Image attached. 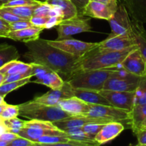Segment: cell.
<instances>
[{"instance_id":"cell-1","label":"cell","mask_w":146,"mask_h":146,"mask_svg":"<svg viewBox=\"0 0 146 146\" xmlns=\"http://www.w3.org/2000/svg\"><path fill=\"white\" fill-rule=\"evenodd\" d=\"M25 46L28 51L24 57L30 63L40 64L51 68L65 78L64 81L74 75L79 58L52 46L47 40L41 38L25 43Z\"/></svg>"},{"instance_id":"cell-2","label":"cell","mask_w":146,"mask_h":146,"mask_svg":"<svg viewBox=\"0 0 146 146\" xmlns=\"http://www.w3.org/2000/svg\"><path fill=\"white\" fill-rule=\"evenodd\" d=\"M137 47V45H135L123 51H110L95 47L78 58L75 64L74 74L87 70L115 68L120 65L127 54Z\"/></svg>"},{"instance_id":"cell-3","label":"cell","mask_w":146,"mask_h":146,"mask_svg":"<svg viewBox=\"0 0 146 146\" xmlns=\"http://www.w3.org/2000/svg\"><path fill=\"white\" fill-rule=\"evenodd\" d=\"M18 106L19 115L27 120L54 122L71 115L57 106L46 105L34 100L19 104Z\"/></svg>"},{"instance_id":"cell-4","label":"cell","mask_w":146,"mask_h":146,"mask_svg":"<svg viewBox=\"0 0 146 146\" xmlns=\"http://www.w3.org/2000/svg\"><path fill=\"white\" fill-rule=\"evenodd\" d=\"M113 73V70H87L77 72L67 80V82L74 88L100 91L103 88L107 78Z\"/></svg>"},{"instance_id":"cell-5","label":"cell","mask_w":146,"mask_h":146,"mask_svg":"<svg viewBox=\"0 0 146 146\" xmlns=\"http://www.w3.org/2000/svg\"><path fill=\"white\" fill-rule=\"evenodd\" d=\"M19 136L27 138L31 141H37L44 135H64L67 133L57 128L52 122L39 121V120H27L21 129L17 133Z\"/></svg>"},{"instance_id":"cell-6","label":"cell","mask_w":146,"mask_h":146,"mask_svg":"<svg viewBox=\"0 0 146 146\" xmlns=\"http://www.w3.org/2000/svg\"><path fill=\"white\" fill-rule=\"evenodd\" d=\"M113 73L105 81L102 89L117 91H135L141 77L118 67L111 68Z\"/></svg>"},{"instance_id":"cell-7","label":"cell","mask_w":146,"mask_h":146,"mask_svg":"<svg viewBox=\"0 0 146 146\" xmlns=\"http://www.w3.org/2000/svg\"><path fill=\"white\" fill-rule=\"evenodd\" d=\"M78 14L68 19L62 20L56 27L57 31V40L69 38L73 35L83 32H91L92 27L90 18Z\"/></svg>"},{"instance_id":"cell-8","label":"cell","mask_w":146,"mask_h":146,"mask_svg":"<svg viewBox=\"0 0 146 146\" xmlns=\"http://www.w3.org/2000/svg\"><path fill=\"white\" fill-rule=\"evenodd\" d=\"M32 67L33 77L35 78L31 82L46 86L52 90L60 89L63 86L64 80L48 67L36 63H30Z\"/></svg>"},{"instance_id":"cell-9","label":"cell","mask_w":146,"mask_h":146,"mask_svg":"<svg viewBox=\"0 0 146 146\" xmlns=\"http://www.w3.org/2000/svg\"><path fill=\"white\" fill-rule=\"evenodd\" d=\"M47 41L52 46L60 48L77 58L83 56L98 45V43L85 42L70 38L62 40H47Z\"/></svg>"},{"instance_id":"cell-10","label":"cell","mask_w":146,"mask_h":146,"mask_svg":"<svg viewBox=\"0 0 146 146\" xmlns=\"http://www.w3.org/2000/svg\"><path fill=\"white\" fill-rule=\"evenodd\" d=\"M128 115L129 111L127 110L116 108L113 106L90 104V110L85 115L127 123Z\"/></svg>"},{"instance_id":"cell-11","label":"cell","mask_w":146,"mask_h":146,"mask_svg":"<svg viewBox=\"0 0 146 146\" xmlns=\"http://www.w3.org/2000/svg\"><path fill=\"white\" fill-rule=\"evenodd\" d=\"M108 21L111 27V34L108 37L132 35L131 19L123 4L118 6L117 11Z\"/></svg>"},{"instance_id":"cell-12","label":"cell","mask_w":146,"mask_h":146,"mask_svg":"<svg viewBox=\"0 0 146 146\" xmlns=\"http://www.w3.org/2000/svg\"><path fill=\"white\" fill-rule=\"evenodd\" d=\"M140 77L146 76V61L138 46L132 50L117 66Z\"/></svg>"},{"instance_id":"cell-13","label":"cell","mask_w":146,"mask_h":146,"mask_svg":"<svg viewBox=\"0 0 146 146\" xmlns=\"http://www.w3.org/2000/svg\"><path fill=\"white\" fill-rule=\"evenodd\" d=\"M111 121L108 120L102 119V118H94V117L88 116L85 115H70V116L64 118L63 119L58 120L52 122V123L62 131H67L68 130L73 128H82L84 125L90 123L105 124Z\"/></svg>"},{"instance_id":"cell-14","label":"cell","mask_w":146,"mask_h":146,"mask_svg":"<svg viewBox=\"0 0 146 146\" xmlns=\"http://www.w3.org/2000/svg\"><path fill=\"white\" fill-rule=\"evenodd\" d=\"M110 105L130 111L134 106L135 91H117L102 89L99 91Z\"/></svg>"},{"instance_id":"cell-15","label":"cell","mask_w":146,"mask_h":146,"mask_svg":"<svg viewBox=\"0 0 146 146\" xmlns=\"http://www.w3.org/2000/svg\"><path fill=\"white\" fill-rule=\"evenodd\" d=\"M73 96L72 87L64 81V85L60 89H55L48 91L40 96H36L33 100L41 104L49 106H57L61 100Z\"/></svg>"},{"instance_id":"cell-16","label":"cell","mask_w":146,"mask_h":146,"mask_svg":"<svg viewBox=\"0 0 146 146\" xmlns=\"http://www.w3.org/2000/svg\"><path fill=\"white\" fill-rule=\"evenodd\" d=\"M117 9L113 8L105 4L97 1H90L82 12L84 16L90 18L100 19L109 21L113 17Z\"/></svg>"},{"instance_id":"cell-17","label":"cell","mask_w":146,"mask_h":146,"mask_svg":"<svg viewBox=\"0 0 146 146\" xmlns=\"http://www.w3.org/2000/svg\"><path fill=\"white\" fill-rule=\"evenodd\" d=\"M137 45L133 35L115 36L98 42L97 48L110 51H123Z\"/></svg>"},{"instance_id":"cell-18","label":"cell","mask_w":146,"mask_h":146,"mask_svg":"<svg viewBox=\"0 0 146 146\" xmlns=\"http://www.w3.org/2000/svg\"><path fill=\"white\" fill-rule=\"evenodd\" d=\"M90 105L76 96L64 98L58 103V106L71 115H86L90 110Z\"/></svg>"},{"instance_id":"cell-19","label":"cell","mask_w":146,"mask_h":146,"mask_svg":"<svg viewBox=\"0 0 146 146\" xmlns=\"http://www.w3.org/2000/svg\"><path fill=\"white\" fill-rule=\"evenodd\" d=\"M124 129V125L122 123L111 121L103 125L102 128L95 135L94 140L99 145L106 143L118 136Z\"/></svg>"},{"instance_id":"cell-20","label":"cell","mask_w":146,"mask_h":146,"mask_svg":"<svg viewBox=\"0 0 146 146\" xmlns=\"http://www.w3.org/2000/svg\"><path fill=\"white\" fill-rule=\"evenodd\" d=\"M132 20L146 24V0H123Z\"/></svg>"},{"instance_id":"cell-21","label":"cell","mask_w":146,"mask_h":146,"mask_svg":"<svg viewBox=\"0 0 146 146\" xmlns=\"http://www.w3.org/2000/svg\"><path fill=\"white\" fill-rule=\"evenodd\" d=\"M44 28L37 27H31L17 31H10L7 35V38L14 41H21L27 43L34 41L40 38V34L44 30Z\"/></svg>"},{"instance_id":"cell-22","label":"cell","mask_w":146,"mask_h":146,"mask_svg":"<svg viewBox=\"0 0 146 146\" xmlns=\"http://www.w3.org/2000/svg\"><path fill=\"white\" fill-rule=\"evenodd\" d=\"M72 94L73 96L77 97L88 104L111 106L109 101L97 91L72 88Z\"/></svg>"},{"instance_id":"cell-23","label":"cell","mask_w":146,"mask_h":146,"mask_svg":"<svg viewBox=\"0 0 146 146\" xmlns=\"http://www.w3.org/2000/svg\"><path fill=\"white\" fill-rule=\"evenodd\" d=\"M36 142L38 145H68V146H84L82 143L70 139L67 135H44L39 138Z\"/></svg>"},{"instance_id":"cell-24","label":"cell","mask_w":146,"mask_h":146,"mask_svg":"<svg viewBox=\"0 0 146 146\" xmlns=\"http://www.w3.org/2000/svg\"><path fill=\"white\" fill-rule=\"evenodd\" d=\"M131 31L136 44L146 61V29L143 24L131 19Z\"/></svg>"},{"instance_id":"cell-25","label":"cell","mask_w":146,"mask_h":146,"mask_svg":"<svg viewBox=\"0 0 146 146\" xmlns=\"http://www.w3.org/2000/svg\"><path fill=\"white\" fill-rule=\"evenodd\" d=\"M145 118L146 104L134 105L133 108L129 111L127 124H129L133 132L135 133Z\"/></svg>"},{"instance_id":"cell-26","label":"cell","mask_w":146,"mask_h":146,"mask_svg":"<svg viewBox=\"0 0 146 146\" xmlns=\"http://www.w3.org/2000/svg\"><path fill=\"white\" fill-rule=\"evenodd\" d=\"M44 2L52 6H56L61 9L63 20L72 18L79 14L76 6L71 0H44Z\"/></svg>"},{"instance_id":"cell-27","label":"cell","mask_w":146,"mask_h":146,"mask_svg":"<svg viewBox=\"0 0 146 146\" xmlns=\"http://www.w3.org/2000/svg\"><path fill=\"white\" fill-rule=\"evenodd\" d=\"M32 67L31 64L21 62L18 60H14L7 63L0 68V73L5 76L19 73L31 72Z\"/></svg>"},{"instance_id":"cell-28","label":"cell","mask_w":146,"mask_h":146,"mask_svg":"<svg viewBox=\"0 0 146 146\" xmlns=\"http://www.w3.org/2000/svg\"><path fill=\"white\" fill-rule=\"evenodd\" d=\"M20 55L15 46L7 43L0 44V68L7 63L18 60Z\"/></svg>"},{"instance_id":"cell-29","label":"cell","mask_w":146,"mask_h":146,"mask_svg":"<svg viewBox=\"0 0 146 146\" xmlns=\"http://www.w3.org/2000/svg\"><path fill=\"white\" fill-rule=\"evenodd\" d=\"M40 4H37V5H31V6H20V7H1L4 9H5L7 11H10L14 15L17 16V17H20V18L23 19H28L31 18V16L34 14V11L35 9L37 8V6Z\"/></svg>"},{"instance_id":"cell-30","label":"cell","mask_w":146,"mask_h":146,"mask_svg":"<svg viewBox=\"0 0 146 146\" xmlns=\"http://www.w3.org/2000/svg\"><path fill=\"white\" fill-rule=\"evenodd\" d=\"M33 76H29L27 78L19 80V81L4 83L0 86V95L2 96L3 97H5L7 94H9L11 91L31 82V78Z\"/></svg>"},{"instance_id":"cell-31","label":"cell","mask_w":146,"mask_h":146,"mask_svg":"<svg viewBox=\"0 0 146 146\" xmlns=\"http://www.w3.org/2000/svg\"><path fill=\"white\" fill-rule=\"evenodd\" d=\"M146 104V76L141 77L135 91L134 105Z\"/></svg>"},{"instance_id":"cell-32","label":"cell","mask_w":146,"mask_h":146,"mask_svg":"<svg viewBox=\"0 0 146 146\" xmlns=\"http://www.w3.org/2000/svg\"><path fill=\"white\" fill-rule=\"evenodd\" d=\"M24 123H25V121L19 119L17 117L4 121V125H6L8 131L14 133H17L18 131H19L24 127Z\"/></svg>"},{"instance_id":"cell-33","label":"cell","mask_w":146,"mask_h":146,"mask_svg":"<svg viewBox=\"0 0 146 146\" xmlns=\"http://www.w3.org/2000/svg\"><path fill=\"white\" fill-rule=\"evenodd\" d=\"M19 113V109L18 105L14 106L7 104V106L0 114V117L2 118L3 121L11 119L18 116Z\"/></svg>"},{"instance_id":"cell-34","label":"cell","mask_w":146,"mask_h":146,"mask_svg":"<svg viewBox=\"0 0 146 146\" xmlns=\"http://www.w3.org/2000/svg\"><path fill=\"white\" fill-rule=\"evenodd\" d=\"M42 1L40 0H11L4 3L2 7H20V6H31L40 4Z\"/></svg>"},{"instance_id":"cell-35","label":"cell","mask_w":146,"mask_h":146,"mask_svg":"<svg viewBox=\"0 0 146 146\" xmlns=\"http://www.w3.org/2000/svg\"><path fill=\"white\" fill-rule=\"evenodd\" d=\"M103 125H104V124L90 123L82 127V131H84L86 134H87L89 136L91 137L93 139H94L95 135L98 133V132L100 131V129L102 128Z\"/></svg>"},{"instance_id":"cell-36","label":"cell","mask_w":146,"mask_h":146,"mask_svg":"<svg viewBox=\"0 0 146 146\" xmlns=\"http://www.w3.org/2000/svg\"><path fill=\"white\" fill-rule=\"evenodd\" d=\"M8 146H38V143L36 141L19 136L18 138L10 142Z\"/></svg>"},{"instance_id":"cell-37","label":"cell","mask_w":146,"mask_h":146,"mask_svg":"<svg viewBox=\"0 0 146 146\" xmlns=\"http://www.w3.org/2000/svg\"><path fill=\"white\" fill-rule=\"evenodd\" d=\"M10 30L11 31H17V30H21L23 29L29 28V27H34L31 21L28 19L19 20V21H14V22L9 24Z\"/></svg>"},{"instance_id":"cell-38","label":"cell","mask_w":146,"mask_h":146,"mask_svg":"<svg viewBox=\"0 0 146 146\" xmlns=\"http://www.w3.org/2000/svg\"><path fill=\"white\" fill-rule=\"evenodd\" d=\"M0 17L9 24L14 21H19V20H23V19L14 15V14L6 10L3 7H0Z\"/></svg>"},{"instance_id":"cell-39","label":"cell","mask_w":146,"mask_h":146,"mask_svg":"<svg viewBox=\"0 0 146 146\" xmlns=\"http://www.w3.org/2000/svg\"><path fill=\"white\" fill-rule=\"evenodd\" d=\"M29 76H33L32 71L31 72H26V73H19V74H14L7 75L5 76L4 83L13 82V81H19L23 78H27Z\"/></svg>"},{"instance_id":"cell-40","label":"cell","mask_w":146,"mask_h":146,"mask_svg":"<svg viewBox=\"0 0 146 146\" xmlns=\"http://www.w3.org/2000/svg\"><path fill=\"white\" fill-rule=\"evenodd\" d=\"M50 17H44V16L39 15H32L31 18L29 19V21L31 24L37 27H42V28L45 29L46 24L49 19Z\"/></svg>"},{"instance_id":"cell-41","label":"cell","mask_w":146,"mask_h":146,"mask_svg":"<svg viewBox=\"0 0 146 146\" xmlns=\"http://www.w3.org/2000/svg\"><path fill=\"white\" fill-rule=\"evenodd\" d=\"M52 8V5L47 4L44 1H42L41 4L37 6V8L35 9L33 15H39V16H44V17H49L48 14L50 12V9Z\"/></svg>"},{"instance_id":"cell-42","label":"cell","mask_w":146,"mask_h":146,"mask_svg":"<svg viewBox=\"0 0 146 146\" xmlns=\"http://www.w3.org/2000/svg\"><path fill=\"white\" fill-rule=\"evenodd\" d=\"M10 31L11 30H10L9 23L7 22L0 17V37L7 38V35Z\"/></svg>"},{"instance_id":"cell-43","label":"cell","mask_w":146,"mask_h":146,"mask_svg":"<svg viewBox=\"0 0 146 146\" xmlns=\"http://www.w3.org/2000/svg\"><path fill=\"white\" fill-rule=\"evenodd\" d=\"M63 20L62 16H52L49 17V19L46 24L45 29H51L52 27H57Z\"/></svg>"},{"instance_id":"cell-44","label":"cell","mask_w":146,"mask_h":146,"mask_svg":"<svg viewBox=\"0 0 146 146\" xmlns=\"http://www.w3.org/2000/svg\"><path fill=\"white\" fill-rule=\"evenodd\" d=\"M134 134L137 137V145L146 146V129L138 130Z\"/></svg>"},{"instance_id":"cell-45","label":"cell","mask_w":146,"mask_h":146,"mask_svg":"<svg viewBox=\"0 0 146 146\" xmlns=\"http://www.w3.org/2000/svg\"><path fill=\"white\" fill-rule=\"evenodd\" d=\"M19 136V135L18 134L14 133L11 132V131H7L0 135V141H5V142H7L9 143L11 142L13 140L16 139V138H18Z\"/></svg>"},{"instance_id":"cell-46","label":"cell","mask_w":146,"mask_h":146,"mask_svg":"<svg viewBox=\"0 0 146 146\" xmlns=\"http://www.w3.org/2000/svg\"><path fill=\"white\" fill-rule=\"evenodd\" d=\"M71 1L76 6L79 14H82V12L88 4L90 0H71Z\"/></svg>"},{"instance_id":"cell-47","label":"cell","mask_w":146,"mask_h":146,"mask_svg":"<svg viewBox=\"0 0 146 146\" xmlns=\"http://www.w3.org/2000/svg\"><path fill=\"white\" fill-rule=\"evenodd\" d=\"M7 131H8V129H7V128L6 127V125H4V121H2V122H0V135Z\"/></svg>"},{"instance_id":"cell-48","label":"cell","mask_w":146,"mask_h":146,"mask_svg":"<svg viewBox=\"0 0 146 146\" xmlns=\"http://www.w3.org/2000/svg\"><path fill=\"white\" fill-rule=\"evenodd\" d=\"M143 129H146V118L144 120V121H143V122H142V123L140 124V126L138 127V128H137V130L136 131H137L138 130H143ZM136 131H135V132H136Z\"/></svg>"},{"instance_id":"cell-49","label":"cell","mask_w":146,"mask_h":146,"mask_svg":"<svg viewBox=\"0 0 146 146\" xmlns=\"http://www.w3.org/2000/svg\"><path fill=\"white\" fill-rule=\"evenodd\" d=\"M5 76H6L4 75V74L0 73V86H1L2 84H4V78H5Z\"/></svg>"},{"instance_id":"cell-50","label":"cell","mask_w":146,"mask_h":146,"mask_svg":"<svg viewBox=\"0 0 146 146\" xmlns=\"http://www.w3.org/2000/svg\"><path fill=\"white\" fill-rule=\"evenodd\" d=\"M7 103L4 101V97H3L2 96L0 95V105H3V104H6Z\"/></svg>"},{"instance_id":"cell-51","label":"cell","mask_w":146,"mask_h":146,"mask_svg":"<svg viewBox=\"0 0 146 146\" xmlns=\"http://www.w3.org/2000/svg\"><path fill=\"white\" fill-rule=\"evenodd\" d=\"M7 104H3V105H0V114L1 113V112L3 111V110L5 108V107L7 106Z\"/></svg>"},{"instance_id":"cell-52","label":"cell","mask_w":146,"mask_h":146,"mask_svg":"<svg viewBox=\"0 0 146 146\" xmlns=\"http://www.w3.org/2000/svg\"><path fill=\"white\" fill-rule=\"evenodd\" d=\"M9 143L5 142V141H0V146H8Z\"/></svg>"},{"instance_id":"cell-53","label":"cell","mask_w":146,"mask_h":146,"mask_svg":"<svg viewBox=\"0 0 146 146\" xmlns=\"http://www.w3.org/2000/svg\"><path fill=\"white\" fill-rule=\"evenodd\" d=\"M11 1V0H0V1H1V2H2L3 4H4V3L7 2V1Z\"/></svg>"},{"instance_id":"cell-54","label":"cell","mask_w":146,"mask_h":146,"mask_svg":"<svg viewBox=\"0 0 146 146\" xmlns=\"http://www.w3.org/2000/svg\"><path fill=\"white\" fill-rule=\"evenodd\" d=\"M2 5H3V3H2V2H1V1H0V7H2Z\"/></svg>"},{"instance_id":"cell-55","label":"cell","mask_w":146,"mask_h":146,"mask_svg":"<svg viewBox=\"0 0 146 146\" xmlns=\"http://www.w3.org/2000/svg\"><path fill=\"white\" fill-rule=\"evenodd\" d=\"M2 121H3L2 118H1V117H0V122H2Z\"/></svg>"},{"instance_id":"cell-56","label":"cell","mask_w":146,"mask_h":146,"mask_svg":"<svg viewBox=\"0 0 146 146\" xmlns=\"http://www.w3.org/2000/svg\"><path fill=\"white\" fill-rule=\"evenodd\" d=\"M90 1H94V0H90Z\"/></svg>"},{"instance_id":"cell-57","label":"cell","mask_w":146,"mask_h":146,"mask_svg":"<svg viewBox=\"0 0 146 146\" xmlns=\"http://www.w3.org/2000/svg\"><path fill=\"white\" fill-rule=\"evenodd\" d=\"M0 38H1V37H0Z\"/></svg>"}]
</instances>
